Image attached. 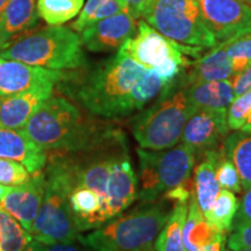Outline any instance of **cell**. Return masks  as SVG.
Returning <instances> with one entry per match:
<instances>
[{"instance_id": "6da1fadb", "label": "cell", "mask_w": 251, "mask_h": 251, "mask_svg": "<svg viewBox=\"0 0 251 251\" xmlns=\"http://www.w3.org/2000/svg\"><path fill=\"white\" fill-rule=\"evenodd\" d=\"M144 69L118 51L87 71L76 86V98L91 114L105 119L125 118L141 111L135 89Z\"/></svg>"}, {"instance_id": "7a4b0ae2", "label": "cell", "mask_w": 251, "mask_h": 251, "mask_svg": "<svg viewBox=\"0 0 251 251\" xmlns=\"http://www.w3.org/2000/svg\"><path fill=\"white\" fill-rule=\"evenodd\" d=\"M108 129H99L67 99L50 97L31 115L23 131L43 150L71 153L92 148Z\"/></svg>"}, {"instance_id": "3957f363", "label": "cell", "mask_w": 251, "mask_h": 251, "mask_svg": "<svg viewBox=\"0 0 251 251\" xmlns=\"http://www.w3.org/2000/svg\"><path fill=\"white\" fill-rule=\"evenodd\" d=\"M174 203L161 198L141 202L130 211L78 238L94 251H143L151 248L163 226L171 214Z\"/></svg>"}, {"instance_id": "277c9868", "label": "cell", "mask_w": 251, "mask_h": 251, "mask_svg": "<svg viewBox=\"0 0 251 251\" xmlns=\"http://www.w3.org/2000/svg\"><path fill=\"white\" fill-rule=\"evenodd\" d=\"M45 174V197L29 230L30 236L45 246L77 240L79 231L69 203L74 181L65 155H52Z\"/></svg>"}, {"instance_id": "5b68a950", "label": "cell", "mask_w": 251, "mask_h": 251, "mask_svg": "<svg viewBox=\"0 0 251 251\" xmlns=\"http://www.w3.org/2000/svg\"><path fill=\"white\" fill-rule=\"evenodd\" d=\"M196 109L183 84L177 87L175 80L149 108L135 117L131 131L140 148L164 150L177 146L188 118Z\"/></svg>"}, {"instance_id": "8992f818", "label": "cell", "mask_w": 251, "mask_h": 251, "mask_svg": "<svg viewBox=\"0 0 251 251\" xmlns=\"http://www.w3.org/2000/svg\"><path fill=\"white\" fill-rule=\"evenodd\" d=\"M0 57L58 71L80 68L86 63L80 37L62 26L24 34L0 50Z\"/></svg>"}, {"instance_id": "52a82bcc", "label": "cell", "mask_w": 251, "mask_h": 251, "mask_svg": "<svg viewBox=\"0 0 251 251\" xmlns=\"http://www.w3.org/2000/svg\"><path fill=\"white\" fill-rule=\"evenodd\" d=\"M140 163L141 202L161 199L175 188L187 186L196 163V152L190 146L180 143L164 150L137 148Z\"/></svg>"}, {"instance_id": "ba28073f", "label": "cell", "mask_w": 251, "mask_h": 251, "mask_svg": "<svg viewBox=\"0 0 251 251\" xmlns=\"http://www.w3.org/2000/svg\"><path fill=\"white\" fill-rule=\"evenodd\" d=\"M143 19L179 45L202 49L218 45L203 21L197 0H151Z\"/></svg>"}, {"instance_id": "9c48e42d", "label": "cell", "mask_w": 251, "mask_h": 251, "mask_svg": "<svg viewBox=\"0 0 251 251\" xmlns=\"http://www.w3.org/2000/svg\"><path fill=\"white\" fill-rule=\"evenodd\" d=\"M119 51L127 55L148 70H156L169 62H178L187 68L191 62L187 56L199 58L202 48L183 46L162 35L144 20L137 23L136 34L119 48Z\"/></svg>"}, {"instance_id": "30bf717a", "label": "cell", "mask_w": 251, "mask_h": 251, "mask_svg": "<svg viewBox=\"0 0 251 251\" xmlns=\"http://www.w3.org/2000/svg\"><path fill=\"white\" fill-rule=\"evenodd\" d=\"M197 2L218 45L251 31V6L243 0H197Z\"/></svg>"}, {"instance_id": "8fae6325", "label": "cell", "mask_w": 251, "mask_h": 251, "mask_svg": "<svg viewBox=\"0 0 251 251\" xmlns=\"http://www.w3.org/2000/svg\"><path fill=\"white\" fill-rule=\"evenodd\" d=\"M227 108H197L185 125L181 143L193 148L196 155L221 148L228 136Z\"/></svg>"}, {"instance_id": "7c38bea8", "label": "cell", "mask_w": 251, "mask_h": 251, "mask_svg": "<svg viewBox=\"0 0 251 251\" xmlns=\"http://www.w3.org/2000/svg\"><path fill=\"white\" fill-rule=\"evenodd\" d=\"M139 180L131 165L127 144L113 159L106 196L105 224L124 213L137 199Z\"/></svg>"}, {"instance_id": "4fadbf2b", "label": "cell", "mask_w": 251, "mask_h": 251, "mask_svg": "<svg viewBox=\"0 0 251 251\" xmlns=\"http://www.w3.org/2000/svg\"><path fill=\"white\" fill-rule=\"evenodd\" d=\"M137 31L136 19L127 12L102 19L80 31L81 45L92 52H109L120 48Z\"/></svg>"}, {"instance_id": "5bb4252c", "label": "cell", "mask_w": 251, "mask_h": 251, "mask_svg": "<svg viewBox=\"0 0 251 251\" xmlns=\"http://www.w3.org/2000/svg\"><path fill=\"white\" fill-rule=\"evenodd\" d=\"M46 191L45 171L35 172L29 180L20 186L8 187L0 208L12 215L29 233L34 220L42 205Z\"/></svg>"}, {"instance_id": "9a60e30c", "label": "cell", "mask_w": 251, "mask_h": 251, "mask_svg": "<svg viewBox=\"0 0 251 251\" xmlns=\"http://www.w3.org/2000/svg\"><path fill=\"white\" fill-rule=\"evenodd\" d=\"M64 77L62 71L0 57V97L13 96L37 86H55Z\"/></svg>"}, {"instance_id": "2e32d148", "label": "cell", "mask_w": 251, "mask_h": 251, "mask_svg": "<svg viewBox=\"0 0 251 251\" xmlns=\"http://www.w3.org/2000/svg\"><path fill=\"white\" fill-rule=\"evenodd\" d=\"M54 86L43 85L8 97H0V127L23 129L37 108L52 96Z\"/></svg>"}, {"instance_id": "e0dca14e", "label": "cell", "mask_w": 251, "mask_h": 251, "mask_svg": "<svg viewBox=\"0 0 251 251\" xmlns=\"http://www.w3.org/2000/svg\"><path fill=\"white\" fill-rule=\"evenodd\" d=\"M0 158L12 159L27 169L30 175L43 170L47 153L34 143L23 129L0 127Z\"/></svg>"}, {"instance_id": "ac0fdd59", "label": "cell", "mask_w": 251, "mask_h": 251, "mask_svg": "<svg viewBox=\"0 0 251 251\" xmlns=\"http://www.w3.org/2000/svg\"><path fill=\"white\" fill-rule=\"evenodd\" d=\"M37 23L36 0H9L0 14V50L7 48Z\"/></svg>"}, {"instance_id": "d6986e66", "label": "cell", "mask_w": 251, "mask_h": 251, "mask_svg": "<svg viewBox=\"0 0 251 251\" xmlns=\"http://www.w3.org/2000/svg\"><path fill=\"white\" fill-rule=\"evenodd\" d=\"M227 42L219 43L205 56L191 63L192 68L184 78V85L230 79L234 76V72L227 52Z\"/></svg>"}, {"instance_id": "ffe728a7", "label": "cell", "mask_w": 251, "mask_h": 251, "mask_svg": "<svg viewBox=\"0 0 251 251\" xmlns=\"http://www.w3.org/2000/svg\"><path fill=\"white\" fill-rule=\"evenodd\" d=\"M221 148L202 153L201 162L194 169L192 193L203 215L211 211L213 203L221 190L216 179L215 166Z\"/></svg>"}, {"instance_id": "44dd1931", "label": "cell", "mask_w": 251, "mask_h": 251, "mask_svg": "<svg viewBox=\"0 0 251 251\" xmlns=\"http://www.w3.org/2000/svg\"><path fill=\"white\" fill-rule=\"evenodd\" d=\"M226 236L220 233L214 226L207 221L201 209L196 201L194 194L191 191L187 203V215L185 220L183 241L186 251H199L201 248L208 246L220 237Z\"/></svg>"}, {"instance_id": "7402d4cb", "label": "cell", "mask_w": 251, "mask_h": 251, "mask_svg": "<svg viewBox=\"0 0 251 251\" xmlns=\"http://www.w3.org/2000/svg\"><path fill=\"white\" fill-rule=\"evenodd\" d=\"M184 87L188 100L196 108H228L234 99L231 79L205 81Z\"/></svg>"}, {"instance_id": "603a6c76", "label": "cell", "mask_w": 251, "mask_h": 251, "mask_svg": "<svg viewBox=\"0 0 251 251\" xmlns=\"http://www.w3.org/2000/svg\"><path fill=\"white\" fill-rule=\"evenodd\" d=\"M187 203H174L171 214L157 235L153 250L155 251H186L183 241V230L187 215Z\"/></svg>"}, {"instance_id": "cb8c5ba5", "label": "cell", "mask_w": 251, "mask_h": 251, "mask_svg": "<svg viewBox=\"0 0 251 251\" xmlns=\"http://www.w3.org/2000/svg\"><path fill=\"white\" fill-rule=\"evenodd\" d=\"M224 150L237 169L242 188H249L251 186V135L242 131L228 135L224 142Z\"/></svg>"}, {"instance_id": "d4e9b609", "label": "cell", "mask_w": 251, "mask_h": 251, "mask_svg": "<svg viewBox=\"0 0 251 251\" xmlns=\"http://www.w3.org/2000/svg\"><path fill=\"white\" fill-rule=\"evenodd\" d=\"M238 207H240V201L234 192L221 188L211 211L207 213L205 218L220 233L227 235L233 228V222Z\"/></svg>"}, {"instance_id": "484cf974", "label": "cell", "mask_w": 251, "mask_h": 251, "mask_svg": "<svg viewBox=\"0 0 251 251\" xmlns=\"http://www.w3.org/2000/svg\"><path fill=\"white\" fill-rule=\"evenodd\" d=\"M122 12L128 13L124 0H87L84 8H81L79 17L71 25V28L80 33L91 25Z\"/></svg>"}, {"instance_id": "4316f807", "label": "cell", "mask_w": 251, "mask_h": 251, "mask_svg": "<svg viewBox=\"0 0 251 251\" xmlns=\"http://www.w3.org/2000/svg\"><path fill=\"white\" fill-rule=\"evenodd\" d=\"M84 0H37L36 8L50 26H61L77 17L83 8Z\"/></svg>"}, {"instance_id": "83f0119b", "label": "cell", "mask_w": 251, "mask_h": 251, "mask_svg": "<svg viewBox=\"0 0 251 251\" xmlns=\"http://www.w3.org/2000/svg\"><path fill=\"white\" fill-rule=\"evenodd\" d=\"M31 240L26 229L0 208V251H23Z\"/></svg>"}, {"instance_id": "f1b7e54d", "label": "cell", "mask_w": 251, "mask_h": 251, "mask_svg": "<svg viewBox=\"0 0 251 251\" xmlns=\"http://www.w3.org/2000/svg\"><path fill=\"white\" fill-rule=\"evenodd\" d=\"M227 52L234 75L240 74L251 64V31L227 42Z\"/></svg>"}, {"instance_id": "f546056e", "label": "cell", "mask_w": 251, "mask_h": 251, "mask_svg": "<svg viewBox=\"0 0 251 251\" xmlns=\"http://www.w3.org/2000/svg\"><path fill=\"white\" fill-rule=\"evenodd\" d=\"M215 175L221 188L231 191V192L235 193H240L242 191L240 175H238L237 169L235 168L234 163L226 155L224 146H222V150L218 157V161H216Z\"/></svg>"}, {"instance_id": "4dcf8cb0", "label": "cell", "mask_w": 251, "mask_h": 251, "mask_svg": "<svg viewBox=\"0 0 251 251\" xmlns=\"http://www.w3.org/2000/svg\"><path fill=\"white\" fill-rule=\"evenodd\" d=\"M251 114V90L234 97L227 108V124L230 130H240Z\"/></svg>"}, {"instance_id": "1f68e13d", "label": "cell", "mask_w": 251, "mask_h": 251, "mask_svg": "<svg viewBox=\"0 0 251 251\" xmlns=\"http://www.w3.org/2000/svg\"><path fill=\"white\" fill-rule=\"evenodd\" d=\"M30 174L23 164L12 159L0 158V184L5 186H20L27 183Z\"/></svg>"}, {"instance_id": "d6a6232c", "label": "cell", "mask_w": 251, "mask_h": 251, "mask_svg": "<svg viewBox=\"0 0 251 251\" xmlns=\"http://www.w3.org/2000/svg\"><path fill=\"white\" fill-rule=\"evenodd\" d=\"M227 247L231 251H241L251 248V222L233 229L227 238Z\"/></svg>"}, {"instance_id": "836d02e7", "label": "cell", "mask_w": 251, "mask_h": 251, "mask_svg": "<svg viewBox=\"0 0 251 251\" xmlns=\"http://www.w3.org/2000/svg\"><path fill=\"white\" fill-rule=\"evenodd\" d=\"M249 222H251V186L247 188L246 193L242 198V201L240 202V207H238V211L235 215L231 230L243 225L249 224Z\"/></svg>"}, {"instance_id": "e575fe53", "label": "cell", "mask_w": 251, "mask_h": 251, "mask_svg": "<svg viewBox=\"0 0 251 251\" xmlns=\"http://www.w3.org/2000/svg\"><path fill=\"white\" fill-rule=\"evenodd\" d=\"M230 79L231 84H233L234 97L240 96V94L251 90V64L243 71H241L240 74L234 75Z\"/></svg>"}, {"instance_id": "d590c367", "label": "cell", "mask_w": 251, "mask_h": 251, "mask_svg": "<svg viewBox=\"0 0 251 251\" xmlns=\"http://www.w3.org/2000/svg\"><path fill=\"white\" fill-rule=\"evenodd\" d=\"M42 251H94L84 244L79 238L71 241V242H63V243H55L45 246L43 244Z\"/></svg>"}, {"instance_id": "8d00e7d4", "label": "cell", "mask_w": 251, "mask_h": 251, "mask_svg": "<svg viewBox=\"0 0 251 251\" xmlns=\"http://www.w3.org/2000/svg\"><path fill=\"white\" fill-rule=\"evenodd\" d=\"M128 13L134 19L143 18L148 11L151 0H124Z\"/></svg>"}, {"instance_id": "74e56055", "label": "cell", "mask_w": 251, "mask_h": 251, "mask_svg": "<svg viewBox=\"0 0 251 251\" xmlns=\"http://www.w3.org/2000/svg\"><path fill=\"white\" fill-rule=\"evenodd\" d=\"M226 236L224 237H220L218 238V240L214 241V242H212L211 244H208V246L203 247L200 249L199 251H222V249H224V247L226 246Z\"/></svg>"}, {"instance_id": "f35d334b", "label": "cell", "mask_w": 251, "mask_h": 251, "mask_svg": "<svg viewBox=\"0 0 251 251\" xmlns=\"http://www.w3.org/2000/svg\"><path fill=\"white\" fill-rule=\"evenodd\" d=\"M42 248H43L42 243L37 242L35 240H31L23 251H42Z\"/></svg>"}, {"instance_id": "ab89813d", "label": "cell", "mask_w": 251, "mask_h": 251, "mask_svg": "<svg viewBox=\"0 0 251 251\" xmlns=\"http://www.w3.org/2000/svg\"><path fill=\"white\" fill-rule=\"evenodd\" d=\"M240 130L242 131V133H246V134L251 135V114H250V117L248 118V120H247L246 124L243 125V127L241 128Z\"/></svg>"}, {"instance_id": "60d3db41", "label": "cell", "mask_w": 251, "mask_h": 251, "mask_svg": "<svg viewBox=\"0 0 251 251\" xmlns=\"http://www.w3.org/2000/svg\"><path fill=\"white\" fill-rule=\"evenodd\" d=\"M7 188H8V186H5V185L0 184V202H1L2 198H4L6 191H7Z\"/></svg>"}, {"instance_id": "b9f144b4", "label": "cell", "mask_w": 251, "mask_h": 251, "mask_svg": "<svg viewBox=\"0 0 251 251\" xmlns=\"http://www.w3.org/2000/svg\"><path fill=\"white\" fill-rule=\"evenodd\" d=\"M8 1H9V0H0V14H1V12L4 11L6 5L8 4Z\"/></svg>"}, {"instance_id": "7bdbcfd3", "label": "cell", "mask_w": 251, "mask_h": 251, "mask_svg": "<svg viewBox=\"0 0 251 251\" xmlns=\"http://www.w3.org/2000/svg\"><path fill=\"white\" fill-rule=\"evenodd\" d=\"M225 251H231V250H229V249H225ZM241 251H251V248H250V249H244V250H241Z\"/></svg>"}, {"instance_id": "ee69618b", "label": "cell", "mask_w": 251, "mask_h": 251, "mask_svg": "<svg viewBox=\"0 0 251 251\" xmlns=\"http://www.w3.org/2000/svg\"><path fill=\"white\" fill-rule=\"evenodd\" d=\"M243 1H246L248 5H250V6H251V0H243Z\"/></svg>"}, {"instance_id": "f6af8a7d", "label": "cell", "mask_w": 251, "mask_h": 251, "mask_svg": "<svg viewBox=\"0 0 251 251\" xmlns=\"http://www.w3.org/2000/svg\"><path fill=\"white\" fill-rule=\"evenodd\" d=\"M143 251H155L152 249V248H149V249H147V250H143Z\"/></svg>"}, {"instance_id": "bcb514c9", "label": "cell", "mask_w": 251, "mask_h": 251, "mask_svg": "<svg viewBox=\"0 0 251 251\" xmlns=\"http://www.w3.org/2000/svg\"><path fill=\"white\" fill-rule=\"evenodd\" d=\"M225 249H226V247H224V249H222V251H225Z\"/></svg>"}]
</instances>
